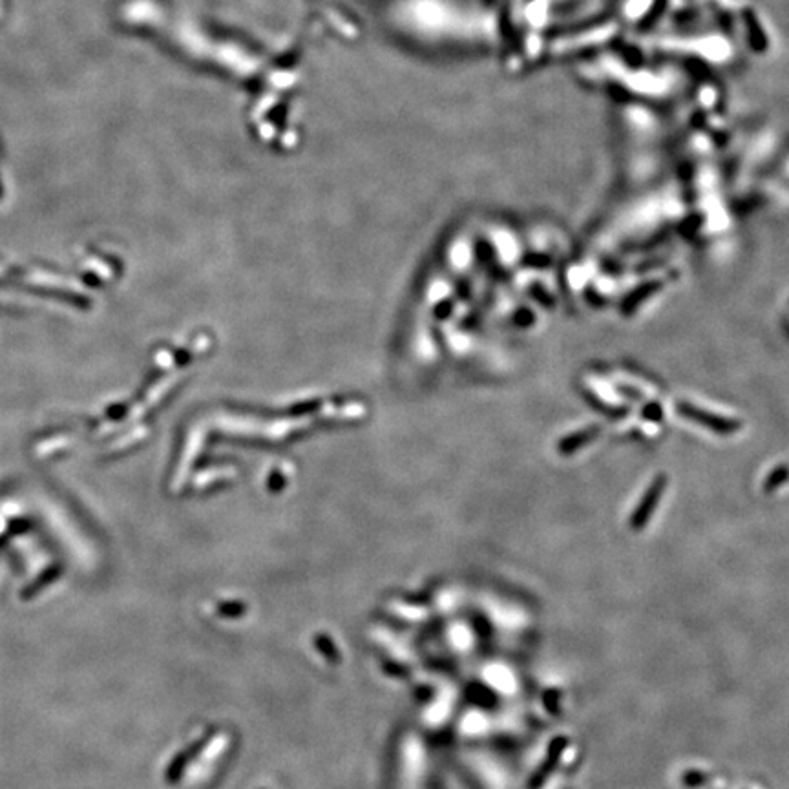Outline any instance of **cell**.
Returning a JSON list of instances; mask_svg holds the SVG:
<instances>
[{
    "instance_id": "1",
    "label": "cell",
    "mask_w": 789,
    "mask_h": 789,
    "mask_svg": "<svg viewBox=\"0 0 789 789\" xmlns=\"http://www.w3.org/2000/svg\"><path fill=\"white\" fill-rule=\"evenodd\" d=\"M678 413L687 418H691V420H695V423L702 424V426L709 428V430L717 431V433H724V435H727V433H734L736 430H740V423H738V420H731V418L720 417V415L698 410V408H695V406L691 404H685V402H680L678 404Z\"/></svg>"
},
{
    "instance_id": "2",
    "label": "cell",
    "mask_w": 789,
    "mask_h": 789,
    "mask_svg": "<svg viewBox=\"0 0 789 789\" xmlns=\"http://www.w3.org/2000/svg\"><path fill=\"white\" fill-rule=\"evenodd\" d=\"M663 490H665V479L658 477L656 481L651 484V488L647 490V494H645V497L641 499V503L638 504V508H636L634 517H632V526H634V528H641V526L648 521V517L653 516L654 508H656V504L660 503V497L661 494H663Z\"/></svg>"
},
{
    "instance_id": "3",
    "label": "cell",
    "mask_w": 789,
    "mask_h": 789,
    "mask_svg": "<svg viewBox=\"0 0 789 789\" xmlns=\"http://www.w3.org/2000/svg\"><path fill=\"white\" fill-rule=\"evenodd\" d=\"M599 433V428H587V430H581L577 431V433H574V435L567 437L565 440H561L559 442V452L565 453V455H570V453L577 452L579 448H583L584 444H589L590 440L594 439V437Z\"/></svg>"
},
{
    "instance_id": "4",
    "label": "cell",
    "mask_w": 789,
    "mask_h": 789,
    "mask_svg": "<svg viewBox=\"0 0 789 789\" xmlns=\"http://www.w3.org/2000/svg\"><path fill=\"white\" fill-rule=\"evenodd\" d=\"M788 477H789V469H785V468L775 469V472H773V474L768 477V481H766V490H768V491L775 490V488L780 486L782 481H785Z\"/></svg>"
},
{
    "instance_id": "5",
    "label": "cell",
    "mask_w": 789,
    "mask_h": 789,
    "mask_svg": "<svg viewBox=\"0 0 789 789\" xmlns=\"http://www.w3.org/2000/svg\"><path fill=\"white\" fill-rule=\"evenodd\" d=\"M619 389H621L623 393H627V395H629V393H634V389H632V388H619ZM631 397L638 401V398H640V395H631Z\"/></svg>"
}]
</instances>
